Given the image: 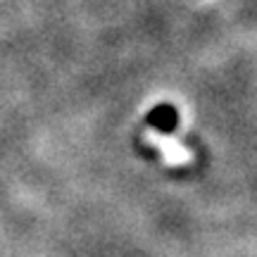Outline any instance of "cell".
Masks as SVG:
<instances>
[{
    "label": "cell",
    "mask_w": 257,
    "mask_h": 257,
    "mask_svg": "<svg viewBox=\"0 0 257 257\" xmlns=\"http://www.w3.org/2000/svg\"><path fill=\"white\" fill-rule=\"evenodd\" d=\"M148 143L150 146H155L162 155H165V160L169 162V165H188L191 162V153L186 150V148H181L179 143H174L172 138H167L165 134H160V131H148Z\"/></svg>",
    "instance_id": "1"
},
{
    "label": "cell",
    "mask_w": 257,
    "mask_h": 257,
    "mask_svg": "<svg viewBox=\"0 0 257 257\" xmlns=\"http://www.w3.org/2000/svg\"><path fill=\"white\" fill-rule=\"evenodd\" d=\"M148 121H150L153 126L162 128L160 134H165V131H172V128L176 126V114L169 105H160L157 110H153L150 114H148Z\"/></svg>",
    "instance_id": "2"
}]
</instances>
